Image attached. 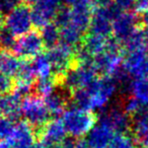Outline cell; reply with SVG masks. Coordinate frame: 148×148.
Returning <instances> with one entry per match:
<instances>
[{
	"mask_svg": "<svg viewBox=\"0 0 148 148\" xmlns=\"http://www.w3.org/2000/svg\"><path fill=\"white\" fill-rule=\"evenodd\" d=\"M43 99L52 117L58 118L63 115V113L66 111L67 99H66L65 95L63 92L55 90L51 95H47Z\"/></svg>",
	"mask_w": 148,
	"mask_h": 148,
	"instance_id": "19",
	"label": "cell"
},
{
	"mask_svg": "<svg viewBox=\"0 0 148 148\" xmlns=\"http://www.w3.org/2000/svg\"><path fill=\"white\" fill-rule=\"evenodd\" d=\"M141 19H142V23H143L144 25H148V9L145 11V12L142 13Z\"/></svg>",
	"mask_w": 148,
	"mask_h": 148,
	"instance_id": "43",
	"label": "cell"
},
{
	"mask_svg": "<svg viewBox=\"0 0 148 148\" xmlns=\"http://www.w3.org/2000/svg\"><path fill=\"white\" fill-rule=\"evenodd\" d=\"M16 79L17 80L25 81V82L35 84L36 80L38 78L32 59L23 60V63H21V66L19 68V71L16 75Z\"/></svg>",
	"mask_w": 148,
	"mask_h": 148,
	"instance_id": "25",
	"label": "cell"
},
{
	"mask_svg": "<svg viewBox=\"0 0 148 148\" xmlns=\"http://www.w3.org/2000/svg\"><path fill=\"white\" fill-rule=\"evenodd\" d=\"M114 0H93V6L95 7H105L111 4Z\"/></svg>",
	"mask_w": 148,
	"mask_h": 148,
	"instance_id": "40",
	"label": "cell"
},
{
	"mask_svg": "<svg viewBox=\"0 0 148 148\" xmlns=\"http://www.w3.org/2000/svg\"><path fill=\"white\" fill-rule=\"evenodd\" d=\"M67 135L62 119L54 118L39 130L38 143L42 148H51L63 143Z\"/></svg>",
	"mask_w": 148,
	"mask_h": 148,
	"instance_id": "9",
	"label": "cell"
},
{
	"mask_svg": "<svg viewBox=\"0 0 148 148\" xmlns=\"http://www.w3.org/2000/svg\"><path fill=\"white\" fill-rule=\"evenodd\" d=\"M70 17H71V8H70V6L62 4L57 10V13H56L53 21L61 29V27H64L69 25Z\"/></svg>",
	"mask_w": 148,
	"mask_h": 148,
	"instance_id": "30",
	"label": "cell"
},
{
	"mask_svg": "<svg viewBox=\"0 0 148 148\" xmlns=\"http://www.w3.org/2000/svg\"><path fill=\"white\" fill-rule=\"evenodd\" d=\"M45 45L40 32L32 29L31 32L17 38L12 52L21 59L27 60L33 59L39 54L43 53Z\"/></svg>",
	"mask_w": 148,
	"mask_h": 148,
	"instance_id": "8",
	"label": "cell"
},
{
	"mask_svg": "<svg viewBox=\"0 0 148 148\" xmlns=\"http://www.w3.org/2000/svg\"><path fill=\"white\" fill-rule=\"evenodd\" d=\"M144 35H145V48L148 52V25H146V29H144Z\"/></svg>",
	"mask_w": 148,
	"mask_h": 148,
	"instance_id": "44",
	"label": "cell"
},
{
	"mask_svg": "<svg viewBox=\"0 0 148 148\" xmlns=\"http://www.w3.org/2000/svg\"><path fill=\"white\" fill-rule=\"evenodd\" d=\"M139 29V17L133 11H124L113 21V38L122 46Z\"/></svg>",
	"mask_w": 148,
	"mask_h": 148,
	"instance_id": "11",
	"label": "cell"
},
{
	"mask_svg": "<svg viewBox=\"0 0 148 148\" xmlns=\"http://www.w3.org/2000/svg\"><path fill=\"white\" fill-rule=\"evenodd\" d=\"M128 93L135 97L144 108L148 107V78L133 79Z\"/></svg>",
	"mask_w": 148,
	"mask_h": 148,
	"instance_id": "22",
	"label": "cell"
},
{
	"mask_svg": "<svg viewBox=\"0 0 148 148\" xmlns=\"http://www.w3.org/2000/svg\"><path fill=\"white\" fill-rule=\"evenodd\" d=\"M21 63L23 59L15 55L13 52L0 50V72L11 77H16Z\"/></svg>",
	"mask_w": 148,
	"mask_h": 148,
	"instance_id": "18",
	"label": "cell"
},
{
	"mask_svg": "<svg viewBox=\"0 0 148 148\" xmlns=\"http://www.w3.org/2000/svg\"><path fill=\"white\" fill-rule=\"evenodd\" d=\"M0 97H1V93H0Z\"/></svg>",
	"mask_w": 148,
	"mask_h": 148,
	"instance_id": "47",
	"label": "cell"
},
{
	"mask_svg": "<svg viewBox=\"0 0 148 148\" xmlns=\"http://www.w3.org/2000/svg\"><path fill=\"white\" fill-rule=\"evenodd\" d=\"M46 53L53 67L54 76L57 81H61L64 75L73 67L76 61L75 50L59 43L55 47L48 49Z\"/></svg>",
	"mask_w": 148,
	"mask_h": 148,
	"instance_id": "6",
	"label": "cell"
},
{
	"mask_svg": "<svg viewBox=\"0 0 148 148\" xmlns=\"http://www.w3.org/2000/svg\"><path fill=\"white\" fill-rule=\"evenodd\" d=\"M61 119L68 135L78 140L86 137L97 123V117L92 111L76 106L66 109Z\"/></svg>",
	"mask_w": 148,
	"mask_h": 148,
	"instance_id": "1",
	"label": "cell"
},
{
	"mask_svg": "<svg viewBox=\"0 0 148 148\" xmlns=\"http://www.w3.org/2000/svg\"><path fill=\"white\" fill-rule=\"evenodd\" d=\"M131 116H129L122 107H112L103 109L97 118V121L103 122L111 127L116 133H127L132 128Z\"/></svg>",
	"mask_w": 148,
	"mask_h": 148,
	"instance_id": "12",
	"label": "cell"
},
{
	"mask_svg": "<svg viewBox=\"0 0 148 148\" xmlns=\"http://www.w3.org/2000/svg\"><path fill=\"white\" fill-rule=\"evenodd\" d=\"M33 65L35 68L37 78H50L54 76V71L52 64L50 62L49 58L47 56V53H41L35 58L32 59Z\"/></svg>",
	"mask_w": 148,
	"mask_h": 148,
	"instance_id": "24",
	"label": "cell"
},
{
	"mask_svg": "<svg viewBox=\"0 0 148 148\" xmlns=\"http://www.w3.org/2000/svg\"><path fill=\"white\" fill-rule=\"evenodd\" d=\"M110 148H139L136 140L127 133H117L114 136Z\"/></svg>",
	"mask_w": 148,
	"mask_h": 148,
	"instance_id": "28",
	"label": "cell"
},
{
	"mask_svg": "<svg viewBox=\"0 0 148 148\" xmlns=\"http://www.w3.org/2000/svg\"><path fill=\"white\" fill-rule=\"evenodd\" d=\"M16 38L6 27L3 25H0V50L12 51L16 42Z\"/></svg>",
	"mask_w": 148,
	"mask_h": 148,
	"instance_id": "29",
	"label": "cell"
},
{
	"mask_svg": "<svg viewBox=\"0 0 148 148\" xmlns=\"http://www.w3.org/2000/svg\"><path fill=\"white\" fill-rule=\"evenodd\" d=\"M3 18L4 25L17 38L33 29L34 21L32 8L25 3H23L5 14Z\"/></svg>",
	"mask_w": 148,
	"mask_h": 148,
	"instance_id": "7",
	"label": "cell"
},
{
	"mask_svg": "<svg viewBox=\"0 0 148 148\" xmlns=\"http://www.w3.org/2000/svg\"><path fill=\"white\" fill-rule=\"evenodd\" d=\"M34 88H35V84H33V83H29L25 82V81L17 80L16 79L12 91L23 99L25 97L32 95V91H33Z\"/></svg>",
	"mask_w": 148,
	"mask_h": 148,
	"instance_id": "33",
	"label": "cell"
},
{
	"mask_svg": "<svg viewBox=\"0 0 148 148\" xmlns=\"http://www.w3.org/2000/svg\"><path fill=\"white\" fill-rule=\"evenodd\" d=\"M25 0H0V14L5 15L21 4Z\"/></svg>",
	"mask_w": 148,
	"mask_h": 148,
	"instance_id": "35",
	"label": "cell"
},
{
	"mask_svg": "<svg viewBox=\"0 0 148 148\" xmlns=\"http://www.w3.org/2000/svg\"><path fill=\"white\" fill-rule=\"evenodd\" d=\"M13 144L10 139L0 140V148H12Z\"/></svg>",
	"mask_w": 148,
	"mask_h": 148,
	"instance_id": "41",
	"label": "cell"
},
{
	"mask_svg": "<svg viewBox=\"0 0 148 148\" xmlns=\"http://www.w3.org/2000/svg\"><path fill=\"white\" fill-rule=\"evenodd\" d=\"M21 112L25 121L38 130L44 127L52 117L44 99L38 95H29L23 99Z\"/></svg>",
	"mask_w": 148,
	"mask_h": 148,
	"instance_id": "4",
	"label": "cell"
},
{
	"mask_svg": "<svg viewBox=\"0 0 148 148\" xmlns=\"http://www.w3.org/2000/svg\"><path fill=\"white\" fill-rule=\"evenodd\" d=\"M109 38H103L101 36H97L95 34H90L84 36L82 41V47L90 54L91 56L95 57V55L101 53L106 50L107 47V42Z\"/></svg>",
	"mask_w": 148,
	"mask_h": 148,
	"instance_id": "23",
	"label": "cell"
},
{
	"mask_svg": "<svg viewBox=\"0 0 148 148\" xmlns=\"http://www.w3.org/2000/svg\"><path fill=\"white\" fill-rule=\"evenodd\" d=\"M114 2L119 5L124 11H128L131 8H134L135 0H114Z\"/></svg>",
	"mask_w": 148,
	"mask_h": 148,
	"instance_id": "37",
	"label": "cell"
},
{
	"mask_svg": "<svg viewBox=\"0 0 148 148\" xmlns=\"http://www.w3.org/2000/svg\"><path fill=\"white\" fill-rule=\"evenodd\" d=\"M39 0H25V2L27 3H29V4H31V5H34L35 3H37Z\"/></svg>",
	"mask_w": 148,
	"mask_h": 148,
	"instance_id": "45",
	"label": "cell"
},
{
	"mask_svg": "<svg viewBox=\"0 0 148 148\" xmlns=\"http://www.w3.org/2000/svg\"><path fill=\"white\" fill-rule=\"evenodd\" d=\"M88 32L103 38H110L113 34V21L103 7H93L92 18Z\"/></svg>",
	"mask_w": 148,
	"mask_h": 148,
	"instance_id": "15",
	"label": "cell"
},
{
	"mask_svg": "<svg viewBox=\"0 0 148 148\" xmlns=\"http://www.w3.org/2000/svg\"><path fill=\"white\" fill-rule=\"evenodd\" d=\"M51 148H75V142H73L72 140L66 139L63 143L59 144V145L53 146Z\"/></svg>",
	"mask_w": 148,
	"mask_h": 148,
	"instance_id": "39",
	"label": "cell"
},
{
	"mask_svg": "<svg viewBox=\"0 0 148 148\" xmlns=\"http://www.w3.org/2000/svg\"><path fill=\"white\" fill-rule=\"evenodd\" d=\"M126 49V52L135 51V50H146L145 48V35L144 31L141 29H138L123 45Z\"/></svg>",
	"mask_w": 148,
	"mask_h": 148,
	"instance_id": "27",
	"label": "cell"
},
{
	"mask_svg": "<svg viewBox=\"0 0 148 148\" xmlns=\"http://www.w3.org/2000/svg\"><path fill=\"white\" fill-rule=\"evenodd\" d=\"M85 88L89 95V111H103L116 95L119 85L113 76L101 75Z\"/></svg>",
	"mask_w": 148,
	"mask_h": 148,
	"instance_id": "2",
	"label": "cell"
},
{
	"mask_svg": "<svg viewBox=\"0 0 148 148\" xmlns=\"http://www.w3.org/2000/svg\"><path fill=\"white\" fill-rule=\"evenodd\" d=\"M14 83L15 82H13L12 77L0 72V93L1 95H5L12 91Z\"/></svg>",
	"mask_w": 148,
	"mask_h": 148,
	"instance_id": "34",
	"label": "cell"
},
{
	"mask_svg": "<svg viewBox=\"0 0 148 148\" xmlns=\"http://www.w3.org/2000/svg\"><path fill=\"white\" fill-rule=\"evenodd\" d=\"M14 122L5 116L0 118V140L10 139L15 128Z\"/></svg>",
	"mask_w": 148,
	"mask_h": 148,
	"instance_id": "31",
	"label": "cell"
},
{
	"mask_svg": "<svg viewBox=\"0 0 148 148\" xmlns=\"http://www.w3.org/2000/svg\"><path fill=\"white\" fill-rule=\"evenodd\" d=\"M75 148H90V147H89V145L87 144L86 141L79 139L77 142H75Z\"/></svg>",
	"mask_w": 148,
	"mask_h": 148,
	"instance_id": "42",
	"label": "cell"
},
{
	"mask_svg": "<svg viewBox=\"0 0 148 148\" xmlns=\"http://www.w3.org/2000/svg\"><path fill=\"white\" fill-rule=\"evenodd\" d=\"M37 137L36 129L25 120L15 124L10 140L16 148H34L38 144Z\"/></svg>",
	"mask_w": 148,
	"mask_h": 148,
	"instance_id": "13",
	"label": "cell"
},
{
	"mask_svg": "<svg viewBox=\"0 0 148 148\" xmlns=\"http://www.w3.org/2000/svg\"><path fill=\"white\" fill-rule=\"evenodd\" d=\"M123 67L131 78H148V52L144 49L126 52Z\"/></svg>",
	"mask_w": 148,
	"mask_h": 148,
	"instance_id": "10",
	"label": "cell"
},
{
	"mask_svg": "<svg viewBox=\"0 0 148 148\" xmlns=\"http://www.w3.org/2000/svg\"><path fill=\"white\" fill-rule=\"evenodd\" d=\"M40 34H41L45 48H47V49L55 47L60 43L61 29L54 21H51V23L42 27L40 29Z\"/></svg>",
	"mask_w": 148,
	"mask_h": 148,
	"instance_id": "21",
	"label": "cell"
},
{
	"mask_svg": "<svg viewBox=\"0 0 148 148\" xmlns=\"http://www.w3.org/2000/svg\"><path fill=\"white\" fill-rule=\"evenodd\" d=\"M122 44L115 38L110 37L106 50L93 57L92 65L101 75H113L123 64Z\"/></svg>",
	"mask_w": 148,
	"mask_h": 148,
	"instance_id": "3",
	"label": "cell"
},
{
	"mask_svg": "<svg viewBox=\"0 0 148 148\" xmlns=\"http://www.w3.org/2000/svg\"><path fill=\"white\" fill-rule=\"evenodd\" d=\"M2 116H3V115H2V113H1V111H0V118L2 117Z\"/></svg>",
	"mask_w": 148,
	"mask_h": 148,
	"instance_id": "46",
	"label": "cell"
},
{
	"mask_svg": "<svg viewBox=\"0 0 148 148\" xmlns=\"http://www.w3.org/2000/svg\"><path fill=\"white\" fill-rule=\"evenodd\" d=\"M134 9L137 13H143L148 9V0H135Z\"/></svg>",
	"mask_w": 148,
	"mask_h": 148,
	"instance_id": "36",
	"label": "cell"
},
{
	"mask_svg": "<svg viewBox=\"0 0 148 148\" xmlns=\"http://www.w3.org/2000/svg\"><path fill=\"white\" fill-rule=\"evenodd\" d=\"M116 132L103 122L97 121L95 127L86 136L87 144L90 148H110Z\"/></svg>",
	"mask_w": 148,
	"mask_h": 148,
	"instance_id": "14",
	"label": "cell"
},
{
	"mask_svg": "<svg viewBox=\"0 0 148 148\" xmlns=\"http://www.w3.org/2000/svg\"><path fill=\"white\" fill-rule=\"evenodd\" d=\"M21 103H23V99L15 95L13 91L5 93V95H1L0 111L3 116L13 120V121H17L19 120V118L23 117Z\"/></svg>",
	"mask_w": 148,
	"mask_h": 148,
	"instance_id": "17",
	"label": "cell"
},
{
	"mask_svg": "<svg viewBox=\"0 0 148 148\" xmlns=\"http://www.w3.org/2000/svg\"><path fill=\"white\" fill-rule=\"evenodd\" d=\"M99 73L91 63H77L61 79L63 87L66 90H74L79 87H85L97 78Z\"/></svg>",
	"mask_w": 148,
	"mask_h": 148,
	"instance_id": "5",
	"label": "cell"
},
{
	"mask_svg": "<svg viewBox=\"0 0 148 148\" xmlns=\"http://www.w3.org/2000/svg\"><path fill=\"white\" fill-rule=\"evenodd\" d=\"M57 79L55 77L50 78H38L35 82V91L38 95L46 97L56 90Z\"/></svg>",
	"mask_w": 148,
	"mask_h": 148,
	"instance_id": "26",
	"label": "cell"
},
{
	"mask_svg": "<svg viewBox=\"0 0 148 148\" xmlns=\"http://www.w3.org/2000/svg\"><path fill=\"white\" fill-rule=\"evenodd\" d=\"M122 108H123V110L128 115L133 116L134 117V116L139 113L144 107L135 99V97L130 95L129 97H127V99L124 101L123 105H122Z\"/></svg>",
	"mask_w": 148,
	"mask_h": 148,
	"instance_id": "32",
	"label": "cell"
},
{
	"mask_svg": "<svg viewBox=\"0 0 148 148\" xmlns=\"http://www.w3.org/2000/svg\"><path fill=\"white\" fill-rule=\"evenodd\" d=\"M83 38H84V34L72 25H68L64 27H61L60 44H63L67 47L76 50L82 44Z\"/></svg>",
	"mask_w": 148,
	"mask_h": 148,
	"instance_id": "20",
	"label": "cell"
},
{
	"mask_svg": "<svg viewBox=\"0 0 148 148\" xmlns=\"http://www.w3.org/2000/svg\"><path fill=\"white\" fill-rule=\"evenodd\" d=\"M93 7L95 6L91 4H79L70 6L71 17L69 25L83 34L88 32L92 18Z\"/></svg>",
	"mask_w": 148,
	"mask_h": 148,
	"instance_id": "16",
	"label": "cell"
},
{
	"mask_svg": "<svg viewBox=\"0 0 148 148\" xmlns=\"http://www.w3.org/2000/svg\"><path fill=\"white\" fill-rule=\"evenodd\" d=\"M63 4L68 6H74L79 4H91L93 5V0H63Z\"/></svg>",
	"mask_w": 148,
	"mask_h": 148,
	"instance_id": "38",
	"label": "cell"
}]
</instances>
